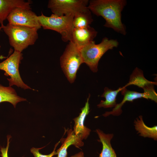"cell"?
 I'll list each match as a JSON object with an SVG mask.
<instances>
[{
    "instance_id": "obj_6",
    "label": "cell",
    "mask_w": 157,
    "mask_h": 157,
    "mask_svg": "<svg viewBox=\"0 0 157 157\" xmlns=\"http://www.w3.org/2000/svg\"><path fill=\"white\" fill-rule=\"evenodd\" d=\"M22 56V53L15 50L9 57L0 63V70L5 72V76H10L7 78L10 86L15 85L24 90L32 89L23 81L19 73V68L23 58Z\"/></svg>"
},
{
    "instance_id": "obj_9",
    "label": "cell",
    "mask_w": 157,
    "mask_h": 157,
    "mask_svg": "<svg viewBox=\"0 0 157 157\" xmlns=\"http://www.w3.org/2000/svg\"><path fill=\"white\" fill-rule=\"evenodd\" d=\"M122 94L123 96L122 101L119 104H116L115 106L110 111L107 112L103 115L107 116L110 115H119L121 113V108L123 104L126 101L132 102L134 100L140 98L150 99L156 102H157V97L154 96L147 92H144L140 93L135 91L128 90L126 88H124L121 91Z\"/></svg>"
},
{
    "instance_id": "obj_2",
    "label": "cell",
    "mask_w": 157,
    "mask_h": 157,
    "mask_svg": "<svg viewBox=\"0 0 157 157\" xmlns=\"http://www.w3.org/2000/svg\"><path fill=\"white\" fill-rule=\"evenodd\" d=\"M8 37L9 44L15 51L22 53L29 46L33 45L38 38L35 28L8 24L1 26Z\"/></svg>"
},
{
    "instance_id": "obj_5",
    "label": "cell",
    "mask_w": 157,
    "mask_h": 157,
    "mask_svg": "<svg viewBox=\"0 0 157 157\" xmlns=\"http://www.w3.org/2000/svg\"><path fill=\"white\" fill-rule=\"evenodd\" d=\"M62 69L69 81L73 83L80 65L83 63L79 48L72 41L69 42L60 58Z\"/></svg>"
},
{
    "instance_id": "obj_11",
    "label": "cell",
    "mask_w": 157,
    "mask_h": 157,
    "mask_svg": "<svg viewBox=\"0 0 157 157\" xmlns=\"http://www.w3.org/2000/svg\"><path fill=\"white\" fill-rule=\"evenodd\" d=\"M90 95L87 98L84 106L81 108V112L79 116L74 119V124L73 130L75 135L81 140H85L90 135L91 130L84 124V120L86 116L89 113V99Z\"/></svg>"
},
{
    "instance_id": "obj_19",
    "label": "cell",
    "mask_w": 157,
    "mask_h": 157,
    "mask_svg": "<svg viewBox=\"0 0 157 157\" xmlns=\"http://www.w3.org/2000/svg\"><path fill=\"white\" fill-rule=\"evenodd\" d=\"M93 21L91 12L89 10L74 15L73 23L75 28H82L90 26Z\"/></svg>"
},
{
    "instance_id": "obj_1",
    "label": "cell",
    "mask_w": 157,
    "mask_h": 157,
    "mask_svg": "<svg viewBox=\"0 0 157 157\" xmlns=\"http://www.w3.org/2000/svg\"><path fill=\"white\" fill-rule=\"evenodd\" d=\"M126 3L125 0H91L89 1L88 8L91 12L104 19V26L125 35L126 28L121 18L122 12Z\"/></svg>"
},
{
    "instance_id": "obj_17",
    "label": "cell",
    "mask_w": 157,
    "mask_h": 157,
    "mask_svg": "<svg viewBox=\"0 0 157 157\" xmlns=\"http://www.w3.org/2000/svg\"><path fill=\"white\" fill-rule=\"evenodd\" d=\"M124 88V86L120 87L115 90H113L108 87H105L104 91L101 96L105 98V101L101 100L97 106L99 108L103 107L104 108L114 107L116 105V97L119 92Z\"/></svg>"
},
{
    "instance_id": "obj_16",
    "label": "cell",
    "mask_w": 157,
    "mask_h": 157,
    "mask_svg": "<svg viewBox=\"0 0 157 157\" xmlns=\"http://www.w3.org/2000/svg\"><path fill=\"white\" fill-rule=\"evenodd\" d=\"M26 101V99L18 96L15 90L11 86L6 87L0 84V103L9 102L15 108L18 103Z\"/></svg>"
},
{
    "instance_id": "obj_13",
    "label": "cell",
    "mask_w": 157,
    "mask_h": 157,
    "mask_svg": "<svg viewBox=\"0 0 157 157\" xmlns=\"http://www.w3.org/2000/svg\"><path fill=\"white\" fill-rule=\"evenodd\" d=\"M157 82L151 81L147 79L144 76L143 72L136 67L130 76L128 83L124 86L133 85L143 89L144 91L154 89V85H157Z\"/></svg>"
},
{
    "instance_id": "obj_12",
    "label": "cell",
    "mask_w": 157,
    "mask_h": 157,
    "mask_svg": "<svg viewBox=\"0 0 157 157\" xmlns=\"http://www.w3.org/2000/svg\"><path fill=\"white\" fill-rule=\"evenodd\" d=\"M30 1L23 0H0V24L4 25V21L11 10L14 8L19 7L31 9Z\"/></svg>"
},
{
    "instance_id": "obj_18",
    "label": "cell",
    "mask_w": 157,
    "mask_h": 157,
    "mask_svg": "<svg viewBox=\"0 0 157 157\" xmlns=\"http://www.w3.org/2000/svg\"><path fill=\"white\" fill-rule=\"evenodd\" d=\"M134 126L136 130L140 135L144 137H148L155 140L157 139V127L155 126L149 127L144 122L142 116H140L134 121Z\"/></svg>"
},
{
    "instance_id": "obj_20",
    "label": "cell",
    "mask_w": 157,
    "mask_h": 157,
    "mask_svg": "<svg viewBox=\"0 0 157 157\" xmlns=\"http://www.w3.org/2000/svg\"><path fill=\"white\" fill-rule=\"evenodd\" d=\"M60 141L56 143L55 146L53 151L51 153L48 155H43L39 152V150L44 147L40 148L32 147L30 150L31 152L33 154L34 157H52L53 156L56 155V149Z\"/></svg>"
},
{
    "instance_id": "obj_8",
    "label": "cell",
    "mask_w": 157,
    "mask_h": 157,
    "mask_svg": "<svg viewBox=\"0 0 157 157\" xmlns=\"http://www.w3.org/2000/svg\"><path fill=\"white\" fill-rule=\"evenodd\" d=\"M7 19L8 24L13 25L35 28L38 30L41 27L38 16L31 9L15 8L10 12Z\"/></svg>"
},
{
    "instance_id": "obj_15",
    "label": "cell",
    "mask_w": 157,
    "mask_h": 157,
    "mask_svg": "<svg viewBox=\"0 0 157 157\" xmlns=\"http://www.w3.org/2000/svg\"><path fill=\"white\" fill-rule=\"evenodd\" d=\"M99 141L102 144V149L99 157H117L115 153L112 148L110 140L113 136L112 134H106L99 129L96 130Z\"/></svg>"
},
{
    "instance_id": "obj_24",
    "label": "cell",
    "mask_w": 157,
    "mask_h": 157,
    "mask_svg": "<svg viewBox=\"0 0 157 157\" xmlns=\"http://www.w3.org/2000/svg\"><path fill=\"white\" fill-rule=\"evenodd\" d=\"M1 149L0 147V155H1Z\"/></svg>"
},
{
    "instance_id": "obj_7",
    "label": "cell",
    "mask_w": 157,
    "mask_h": 157,
    "mask_svg": "<svg viewBox=\"0 0 157 157\" xmlns=\"http://www.w3.org/2000/svg\"><path fill=\"white\" fill-rule=\"evenodd\" d=\"M88 0H50L48 7L58 16L75 15L89 10Z\"/></svg>"
},
{
    "instance_id": "obj_21",
    "label": "cell",
    "mask_w": 157,
    "mask_h": 157,
    "mask_svg": "<svg viewBox=\"0 0 157 157\" xmlns=\"http://www.w3.org/2000/svg\"><path fill=\"white\" fill-rule=\"evenodd\" d=\"M11 138L10 135H8L7 136V144L6 147H2L1 150V156L2 157H8V151L9 146L10 139Z\"/></svg>"
},
{
    "instance_id": "obj_4",
    "label": "cell",
    "mask_w": 157,
    "mask_h": 157,
    "mask_svg": "<svg viewBox=\"0 0 157 157\" xmlns=\"http://www.w3.org/2000/svg\"><path fill=\"white\" fill-rule=\"evenodd\" d=\"M74 15L71 14L58 16L53 14L49 17L41 14L38 16L41 27L44 29H50L56 31L61 36L63 41H71L74 28L73 22Z\"/></svg>"
},
{
    "instance_id": "obj_14",
    "label": "cell",
    "mask_w": 157,
    "mask_h": 157,
    "mask_svg": "<svg viewBox=\"0 0 157 157\" xmlns=\"http://www.w3.org/2000/svg\"><path fill=\"white\" fill-rule=\"evenodd\" d=\"M67 136L65 138H62L60 141L62 144L60 148L56 151L57 157H67V149L71 145L77 147H79L84 145V143L79 137L76 136L71 129L67 131Z\"/></svg>"
},
{
    "instance_id": "obj_23",
    "label": "cell",
    "mask_w": 157,
    "mask_h": 157,
    "mask_svg": "<svg viewBox=\"0 0 157 157\" xmlns=\"http://www.w3.org/2000/svg\"><path fill=\"white\" fill-rule=\"evenodd\" d=\"M2 30V28L1 26L0 27V34L1 32V31ZM1 47V46L0 45V48ZM7 57H5V56H4L3 55H0V60H2L3 59H5Z\"/></svg>"
},
{
    "instance_id": "obj_3",
    "label": "cell",
    "mask_w": 157,
    "mask_h": 157,
    "mask_svg": "<svg viewBox=\"0 0 157 157\" xmlns=\"http://www.w3.org/2000/svg\"><path fill=\"white\" fill-rule=\"evenodd\" d=\"M119 42L116 40L103 38L99 43L96 44L93 41L79 48L83 63H85L92 71H98L99 60L108 50L117 47Z\"/></svg>"
},
{
    "instance_id": "obj_10",
    "label": "cell",
    "mask_w": 157,
    "mask_h": 157,
    "mask_svg": "<svg viewBox=\"0 0 157 157\" xmlns=\"http://www.w3.org/2000/svg\"><path fill=\"white\" fill-rule=\"evenodd\" d=\"M97 34V32L90 26L84 28H74L71 41L80 48L93 41Z\"/></svg>"
},
{
    "instance_id": "obj_22",
    "label": "cell",
    "mask_w": 157,
    "mask_h": 157,
    "mask_svg": "<svg viewBox=\"0 0 157 157\" xmlns=\"http://www.w3.org/2000/svg\"><path fill=\"white\" fill-rule=\"evenodd\" d=\"M83 153L82 151H81L71 156L70 157H83Z\"/></svg>"
}]
</instances>
